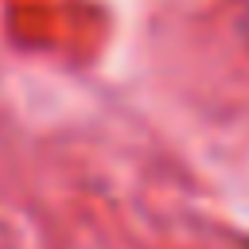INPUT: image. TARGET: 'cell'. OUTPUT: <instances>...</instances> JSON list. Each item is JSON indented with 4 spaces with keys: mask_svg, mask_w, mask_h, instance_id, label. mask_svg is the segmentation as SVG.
I'll return each mask as SVG.
<instances>
[{
    "mask_svg": "<svg viewBox=\"0 0 249 249\" xmlns=\"http://www.w3.org/2000/svg\"><path fill=\"white\" fill-rule=\"evenodd\" d=\"M241 27H245V39H249V0H245V19H241Z\"/></svg>",
    "mask_w": 249,
    "mask_h": 249,
    "instance_id": "cell-1",
    "label": "cell"
}]
</instances>
